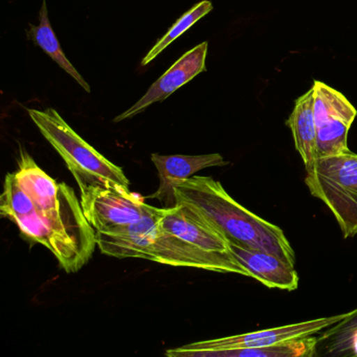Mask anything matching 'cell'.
Segmentation results:
<instances>
[{
    "label": "cell",
    "mask_w": 357,
    "mask_h": 357,
    "mask_svg": "<svg viewBox=\"0 0 357 357\" xmlns=\"http://www.w3.org/2000/svg\"><path fill=\"white\" fill-rule=\"evenodd\" d=\"M317 346V336L313 334L260 348L190 351L181 357H313Z\"/></svg>",
    "instance_id": "12"
},
{
    "label": "cell",
    "mask_w": 357,
    "mask_h": 357,
    "mask_svg": "<svg viewBox=\"0 0 357 357\" xmlns=\"http://www.w3.org/2000/svg\"><path fill=\"white\" fill-rule=\"evenodd\" d=\"M151 160L158 169L160 188L150 198H156L169 208L174 206V189L178 183L194 176L195 173L211 167L227 165L218 153L206 155H160L152 154Z\"/></svg>",
    "instance_id": "10"
},
{
    "label": "cell",
    "mask_w": 357,
    "mask_h": 357,
    "mask_svg": "<svg viewBox=\"0 0 357 357\" xmlns=\"http://www.w3.org/2000/svg\"><path fill=\"white\" fill-rule=\"evenodd\" d=\"M352 123L332 119L317 126V158L337 155L350 151L348 133Z\"/></svg>",
    "instance_id": "17"
},
{
    "label": "cell",
    "mask_w": 357,
    "mask_h": 357,
    "mask_svg": "<svg viewBox=\"0 0 357 357\" xmlns=\"http://www.w3.org/2000/svg\"><path fill=\"white\" fill-rule=\"evenodd\" d=\"M165 208H155L139 220L112 231H96L100 250L114 258L147 259L176 267H193L250 278L248 269L233 254L204 252L160 227Z\"/></svg>",
    "instance_id": "3"
},
{
    "label": "cell",
    "mask_w": 357,
    "mask_h": 357,
    "mask_svg": "<svg viewBox=\"0 0 357 357\" xmlns=\"http://www.w3.org/2000/svg\"><path fill=\"white\" fill-rule=\"evenodd\" d=\"M312 91L313 112L317 127L332 119L354 122L357 110L340 91L319 81H314Z\"/></svg>",
    "instance_id": "16"
},
{
    "label": "cell",
    "mask_w": 357,
    "mask_h": 357,
    "mask_svg": "<svg viewBox=\"0 0 357 357\" xmlns=\"http://www.w3.org/2000/svg\"><path fill=\"white\" fill-rule=\"evenodd\" d=\"M0 214L51 250L68 273L82 268L98 245L73 188L49 176L24 148L17 170L6 175Z\"/></svg>",
    "instance_id": "1"
},
{
    "label": "cell",
    "mask_w": 357,
    "mask_h": 357,
    "mask_svg": "<svg viewBox=\"0 0 357 357\" xmlns=\"http://www.w3.org/2000/svg\"><path fill=\"white\" fill-rule=\"evenodd\" d=\"M158 225L165 231L204 252L231 254L227 238L199 213L183 202H176L174 206L165 208Z\"/></svg>",
    "instance_id": "8"
},
{
    "label": "cell",
    "mask_w": 357,
    "mask_h": 357,
    "mask_svg": "<svg viewBox=\"0 0 357 357\" xmlns=\"http://www.w3.org/2000/svg\"><path fill=\"white\" fill-rule=\"evenodd\" d=\"M294 146L304 162L305 169L317 160V127L313 112L312 89L298 98L287 120Z\"/></svg>",
    "instance_id": "13"
},
{
    "label": "cell",
    "mask_w": 357,
    "mask_h": 357,
    "mask_svg": "<svg viewBox=\"0 0 357 357\" xmlns=\"http://www.w3.org/2000/svg\"><path fill=\"white\" fill-rule=\"evenodd\" d=\"M28 112L41 135L63 158L72 174L97 175L129 188L130 183L123 169L106 160L87 144L57 110L47 108L45 110L28 109Z\"/></svg>",
    "instance_id": "6"
},
{
    "label": "cell",
    "mask_w": 357,
    "mask_h": 357,
    "mask_svg": "<svg viewBox=\"0 0 357 357\" xmlns=\"http://www.w3.org/2000/svg\"><path fill=\"white\" fill-rule=\"evenodd\" d=\"M317 355L357 356V308L346 313L337 323L319 332Z\"/></svg>",
    "instance_id": "14"
},
{
    "label": "cell",
    "mask_w": 357,
    "mask_h": 357,
    "mask_svg": "<svg viewBox=\"0 0 357 357\" xmlns=\"http://www.w3.org/2000/svg\"><path fill=\"white\" fill-rule=\"evenodd\" d=\"M174 196L175 202L199 213L227 241L296 263L294 248L284 231L238 204L212 177L194 175L175 187Z\"/></svg>",
    "instance_id": "2"
},
{
    "label": "cell",
    "mask_w": 357,
    "mask_h": 357,
    "mask_svg": "<svg viewBox=\"0 0 357 357\" xmlns=\"http://www.w3.org/2000/svg\"><path fill=\"white\" fill-rule=\"evenodd\" d=\"M30 30L28 31V37L31 40L34 41L40 49H43L52 60L56 62L64 72L68 73L72 78H74L79 83L82 89H84L87 93H91V86L89 83L84 80L80 73L75 68V66L70 63L62 51L61 45L54 33L50 22L49 12H47V3L43 1V7L39 12V24L38 26H30Z\"/></svg>",
    "instance_id": "15"
},
{
    "label": "cell",
    "mask_w": 357,
    "mask_h": 357,
    "mask_svg": "<svg viewBox=\"0 0 357 357\" xmlns=\"http://www.w3.org/2000/svg\"><path fill=\"white\" fill-rule=\"evenodd\" d=\"M208 43H202L181 56L156 82L151 85L147 93L132 107L114 119V122L131 119L145 112L156 102H162L174 91L193 80L196 76L206 70V59L208 55Z\"/></svg>",
    "instance_id": "9"
},
{
    "label": "cell",
    "mask_w": 357,
    "mask_h": 357,
    "mask_svg": "<svg viewBox=\"0 0 357 357\" xmlns=\"http://www.w3.org/2000/svg\"><path fill=\"white\" fill-rule=\"evenodd\" d=\"M213 10V5L210 0H202L197 5L194 6L192 9H190L187 13L183 14L172 26L170 30L158 40V43L154 45V47L148 52L147 55L144 58L142 61V66H145L149 64L150 62L153 61L158 55L166 47H168L173 41L176 40L181 35H183L185 31L189 30L193 24H195L198 20H202L204 16L208 15Z\"/></svg>",
    "instance_id": "18"
},
{
    "label": "cell",
    "mask_w": 357,
    "mask_h": 357,
    "mask_svg": "<svg viewBox=\"0 0 357 357\" xmlns=\"http://www.w3.org/2000/svg\"><path fill=\"white\" fill-rule=\"evenodd\" d=\"M80 202L87 221L96 231H112L139 220L154 206L129 188L97 175L74 173Z\"/></svg>",
    "instance_id": "5"
},
{
    "label": "cell",
    "mask_w": 357,
    "mask_h": 357,
    "mask_svg": "<svg viewBox=\"0 0 357 357\" xmlns=\"http://www.w3.org/2000/svg\"><path fill=\"white\" fill-rule=\"evenodd\" d=\"M229 250L236 260L248 269L250 278L258 280L263 285L288 291H294L298 287V275L294 265L277 255L231 242H229Z\"/></svg>",
    "instance_id": "11"
},
{
    "label": "cell",
    "mask_w": 357,
    "mask_h": 357,
    "mask_svg": "<svg viewBox=\"0 0 357 357\" xmlns=\"http://www.w3.org/2000/svg\"><path fill=\"white\" fill-rule=\"evenodd\" d=\"M305 170L309 192L331 211L344 238L357 235V154L317 158Z\"/></svg>",
    "instance_id": "4"
},
{
    "label": "cell",
    "mask_w": 357,
    "mask_h": 357,
    "mask_svg": "<svg viewBox=\"0 0 357 357\" xmlns=\"http://www.w3.org/2000/svg\"><path fill=\"white\" fill-rule=\"evenodd\" d=\"M344 314L346 313L289 324V325L281 326V327L269 328V329L261 330V331L248 332V333L238 334V335L193 342V344H185V346L178 347V348L170 349L167 351L166 355L169 357H181L183 353L190 352V351L260 348V347L271 346L278 342H287V340L303 337V336L319 334L321 330L340 321Z\"/></svg>",
    "instance_id": "7"
}]
</instances>
